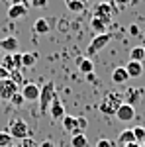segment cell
I'll return each instance as SVG.
<instances>
[{"label": "cell", "instance_id": "6da1fadb", "mask_svg": "<svg viewBox=\"0 0 145 147\" xmlns=\"http://www.w3.org/2000/svg\"><path fill=\"white\" fill-rule=\"evenodd\" d=\"M123 104V94L122 92H108L100 102V112L104 116H116V112L120 110V106Z\"/></svg>", "mask_w": 145, "mask_h": 147}, {"label": "cell", "instance_id": "7a4b0ae2", "mask_svg": "<svg viewBox=\"0 0 145 147\" xmlns=\"http://www.w3.org/2000/svg\"><path fill=\"white\" fill-rule=\"evenodd\" d=\"M55 96H57V92H55V84H53V80L45 82L43 86L39 88V110H41V114L49 112V106H51V102H53Z\"/></svg>", "mask_w": 145, "mask_h": 147}, {"label": "cell", "instance_id": "3957f363", "mask_svg": "<svg viewBox=\"0 0 145 147\" xmlns=\"http://www.w3.org/2000/svg\"><path fill=\"white\" fill-rule=\"evenodd\" d=\"M8 134L12 136V139H20L24 141L26 137L30 136V129H28V124L20 120V118H14L10 124H8Z\"/></svg>", "mask_w": 145, "mask_h": 147}, {"label": "cell", "instance_id": "277c9868", "mask_svg": "<svg viewBox=\"0 0 145 147\" xmlns=\"http://www.w3.org/2000/svg\"><path fill=\"white\" fill-rule=\"evenodd\" d=\"M112 41V34H100V35H94V39L88 43V49H86V53H88V57L96 55L100 49H104V47L108 45Z\"/></svg>", "mask_w": 145, "mask_h": 147}, {"label": "cell", "instance_id": "5b68a950", "mask_svg": "<svg viewBox=\"0 0 145 147\" xmlns=\"http://www.w3.org/2000/svg\"><path fill=\"white\" fill-rule=\"evenodd\" d=\"M18 92H20V88H18V84H16L12 79H6V80L0 82V100L10 102L12 96L18 94Z\"/></svg>", "mask_w": 145, "mask_h": 147}, {"label": "cell", "instance_id": "8992f818", "mask_svg": "<svg viewBox=\"0 0 145 147\" xmlns=\"http://www.w3.org/2000/svg\"><path fill=\"white\" fill-rule=\"evenodd\" d=\"M0 65L6 69V71H10V73L22 71V55H20V53H6Z\"/></svg>", "mask_w": 145, "mask_h": 147}, {"label": "cell", "instance_id": "52a82bcc", "mask_svg": "<svg viewBox=\"0 0 145 147\" xmlns=\"http://www.w3.org/2000/svg\"><path fill=\"white\" fill-rule=\"evenodd\" d=\"M20 92H22V96H24V100H26V102L39 100V86H37V84H34V82H26Z\"/></svg>", "mask_w": 145, "mask_h": 147}, {"label": "cell", "instance_id": "ba28073f", "mask_svg": "<svg viewBox=\"0 0 145 147\" xmlns=\"http://www.w3.org/2000/svg\"><path fill=\"white\" fill-rule=\"evenodd\" d=\"M61 124L69 136H78V116H65Z\"/></svg>", "mask_w": 145, "mask_h": 147}, {"label": "cell", "instance_id": "9c48e42d", "mask_svg": "<svg viewBox=\"0 0 145 147\" xmlns=\"http://www.w3.org/2000/svg\"><path fill=\"white\" fill-rule=\"evenodd\" d=\"M49 114H51V118H53V120H63V118L67 116V114H65V106H63V102H61L59 96L53 98L51 106H49Z\"/></svg>", "mask_w": 145, "mask_h": 147}, {"label": "cell", "instance_id": "30bf717a", "mask_svg": "<svg viewBox=\"0 0 145 147\" xmlns=\"http://www.w3.org/2000/svg\"><path fill=\"white\" fill-rule=\"evenodd\" d=\"M94 18H100V20H104L106 24H110V20H112V6L106 4V2L96 4V8H94Z\"/></svg>", "mask_w": 145, "mask_h": 147}, {"label": "cell", "instance_id": "8fae6325", "mask_svg": "<svg viewBox=\"0 0 145 147\" xmlns=\"http://www.w3.org/2000/svg\"><path fill=\"white\" fill-rule=\"evenodd\" d=\"M116 118H118L120 122H132V120L135 118V108L123 102L122 106H120V110L116 112Z\"/></svg>", "mask_w": 145, "mask_h": 147}, {"label": "cell", "instance_id": "7c38bea8", "mask_svg": "<svg viewBox=\"0 0 145 147\" xmlns=\"http://www.w3.org/2000/svg\"><path fill=\"white\" fill-rule=\"evenodd\" d=\"M141 92H143V88H127V92H123V102L135 108L137 100L141 98Z\"/></svg>", "mask_w": 145, "mask_h": 147}, {"label": "cell", "instance_id": "4fadbf2b", "mask_svg": "<svg viewBox=\"0 0 145 147\" xmlns=\"http://www.w3.org/2000/svg\"><path fill=\"white\" fill-rule=\"evenodd\" d=\"M8 18L10 20H18V18H24L28 14V6L26 4H18V6H8Z\"/></svg>", "mask_w": 145, "mask_h": 147}, {"label": "cell", "instance_id": "5bb4252c", "mask_svg": "<svg viewBox=\"0 0 145 147\" xmlns=\"http://www.w3.org/2000/svg\"><path fill=\"white\" fill-rule=\"evenodd\" d=\"M125 71H127L129 79H137V77H141V75H143V63H137V61H129V63L125 65Z\"/></svg>", "mask_w": 145, "mask_h": 147}, {"label": "cell", "instance_id": "9a60e30c", "mask_svg": "<svg viewBox=\"0 0 145 147\" xmlns=\"http://www.w3.org/2000/svg\"><path fill=\"white\" fill-rule=\"evenodd\" d=\"M18 45H20V43H18V39H16V37H4V39H0V49H4V51H6V53H16V51H18Z\"/></svg>", "mask_w": 145, "mask_h": 147}, {"label": "cell", "instance_id": "2e32d148", "mask_svg": "<svg viewBox=\"0 0 145 147\" xmlns=\"http://www.w3.org/2000/svg\"><path fill=\"white\" fill-rule=\"evenodd\" d=\"M77 65H78V71L82 73V75H92V71H94V63H92V59L90 57H80L77 61Z\"/></svg>", "mask_w": 145, "mask_h": 147}, {"label": "cell", "instance_id": "e0dca14e", "mask_svg": "<svg viewBox=\"0 0 145 147\" xmlns=\"http://www.w3.org/2000/svg\"><path fill=\"white\" fill-rule=\"evenodd\" d=\"M112 80L116 82V84H123V82H127L129 80V75H127V71L125 67H116L112 71Z\"/></svg>", "mask_w": 145, "mask_h": 147}, {"label": "cell", "instance_id": "ac0fdd59", "mask_svg": "<svg viewBox=\"0 0 145 147\" xmlns=\"http://www.w3.org/2000/svg\"><path fill=\"white\" fill-rule=\"evenodd\" d=\"M90 26H92V30L96 32V35H100V34H108V32H106V30H108V24L104 22V20H100V18H92Z\"/></svg>", "mask_w": 145, "mask_h": 147}, {"label": "cell", "instance_id": "d6986e66", "mask_svg": "<svg viewBox=\"0 0 145 147\" xmlns=\"http://www.w3.org/2000/svg\"><path fill=\"white\" fill-rule=\"evenodd\" d=\"M37 63V55L35 53H22V69H30Z\"/></svg>", "mask_w": 145, "mask_h": 147}, {"label": "cell", "instance_id": "ffe728a7", "mask_svg": "<svg viewBox=\"0 0 145 147\" xmlns=\"http://www.w3.org/2000/svg\"><path fill=\"white\" fill-rule=\"evenodd\" d=\"M34 32L35 34H47L49 32V24H47L45 18H37L34 22Z\"/></svg>", "mask_w": 145, "mask_h": 147}, {"label": "cell", "instance_id": "44dd1931", "mask_svg": "<svg viewBox=\"0 0 145 147\" xmlns=\"http://www.w3.org/2000/svg\"><path fill=\"white\" fill-rule=\"evenodd\" d=\"M129 61L143 63V61H145V49H143V47H134V49L129 51Z\"/></svg>", "mask_w": 145, "mask_h": 147}, {"label": "cell", "instance_id": "7402d4cb", "mask_svg": "<svg viewBox=\"0 0 145 147\" xmlns=\"http://www.w3.org/2000/svg\"><path fill=\"white\" fill-rule=\"evenodd\" d=\"M71 145L73 147H88V137L84 136V134L71 136Z\"/></svg>", "mask_w": 145, "mask_h": 147}, {"label": "cell", "instance_id": "603a6c76", "mask_svg": "<svg viewBox=\"0 0 145 147\" xmlns=\"http://www.w3.org/2000/svg\"><path fill=\"white\" fill-rule=\"evenodd\" d=\"M118 139H120V143H123V145H127V143H134V141H135L134 129H123V131H120Z\"/></svg>", "mask_w": 145, "mask_h": 147}, {"label": "cell", "instance_id": "cb8c5ba5", "mask_svg": "<svg viewBox=\"0 0 145 147\" xmlns=\"http://www.w3.org/2000/svg\"><path fill=\"white\" fill-rule=\"evenodd\" d=\"M67 8H69V12L82 14V12H84V8H86V4H82V2H77V0H67Z\"/></svg>", "mask_w": 145, "mask_h": 147}, {"label": "cell", "instance_id": "d4e9b609", "mask_svg": "<svg viewBox=\"0 0 145 147\" xmlns=\"http://www.w3.org/2000/svg\"><path fill=\"white\" fill-rule=\"evenodd\" d=\"M134 136H135V141H137V143H139V141L143 143L145 141V127L143 125H135L134 127Z\"/></svg>", "mask_w": 145, "mask_h": 147}, {"label": "cell", "instance_id": "484cf974", "mask_svg": "<svg viewBox=\"0 0 145 147\" xmlns=\"http://www.w3.org/2000/svg\"><path fill=\"white\" fill-rule=\"evenodd\" d=\"M12 145V136L8 131H0V147H10Z\"/></svg>", "mask_w": 145, "mask_h": 147}, {"label": "cell", "instance_id": "4316f807", "mask_svg": "<svg viewBox=\"0 0 145 147\" xmlns=\"http://www.w3.org/2000/svg\"><path fill=\"white\" fill-rule=\"evenodd\" d=\"M24 96H22V92H18V94H14L12 96V100H10V104L14 106V108H22V104H24Z\"/></svg>", "mask_w": 145, "mask_h": 147}, {"label": "cell", "instance_id": "83f0119b", "mask_svg": "<svg viewBox=\"0 0 145 147\" xmlns=\"http://www.w3.org/2000/svg\"><path fill=\"white\" fill-rule=\"evenodd\" d=\"M86 127H88V120L82 118V116H78V134H84Z\"/></svg>", "mask_w": 145, "mask_h": 147}, {"label": "cell", "instance_id": "f1b7e54d", "mask_svg": "<svg viewBox=\"0 0 145 147\" xmlns=\"http://www.w3.org/2000/svg\"><path fill=\"white\" fill-rule=\"evenodd\" d=\"M28 4L34 8H43V6H47V0H28Z\"/></svg>", "mask_w": 145, "mask_h": 147}, {"label": "cell", "instance_id": "f546056e", "mask_svg": "<svg viewBox=\"0 0 145 147\" xmlns=\"http://www.w3.org/2000/svg\"><path fill=\"white\" fill-rule=\"evenodd\" d=\"M20 145H22V147H39V143H35L32 137H26V139H24Z\"/></svg>", "mask_w": 145, "mask_h": 147}, {"label": "cell", "instance_id": "4dcf8cb0", "mask_svg": "<svg viewBox=\"0 0 145 147\" xmlns=\"http://www.w3.org/2000/svg\"><path fill=\"white\" fill-rule=\"evenodd\" d=\"M4 4H8V6H18V4H26L28 6V0H2Z\"/></svg>", "mask_w": 145, "mask_h": 147}, {"label": "cell", "instance_id": "1f68e13d", "mask_svg": "<svg viewBox=\"0 0 145 147\" xmlns=\"http://www.w3.org/2000/svg\"><path fill=\"white\" fill-rule=\"evenodd\" d=\"M6 79H10V71H6V69L0 65V82H2V80H6Z\"/></svg>", "mask_w": 145, "mask_h": 147}, {"label": "cell", "instance_id": "d6a6232c", "mask_svg": "<svg viewBox=\"0 0 145 147\" xmlns=\"http://www.w3.org/2000/svg\"><path fill=\"white\" fill-rule=\"evenodd\" d=\"M96 147H114V143H112L110 139H100V141L96 143Z\"/></svg>", "mask_w": 145, "mask_h": 147}, {"label": "cell", "instance_id": "836d02e7", "mask_svg": "<svg viewBox=\"0 0 145 147\" xmlns=\"http://www.w3.org/2000/svg\"><path fill=\"white\" fill-rule=\"evenodd\" d=\"M116 6H120V8H123V6H127V4H132L134 0H112Z\"/></svg>", "mask_w": 145, "mask_h": 147}, {"label": "cell", "instance_id": "e575fe53", "mask_svg": "<svg viewBox=\"0 0 145 147\" xmlns=\"http://www.w3.org/2000/svg\"><path fill=\"white\" fill-rule=\"evenodd\" d=\"M129 34H132V35H139V28H137L135 24H132V26H129Z\"/></svg>", "mask_w": 145, "mask_h": 147}, {"label": "cell", "instance_id": "d590c367", "mask_svg": "<svg viewBox=\"0 0 145 147\" xmlns=\"http://www.w3.org/2000/svg\"><path fill=\"white\" fill-rule=\"evenodd\" d=\"M39 147H55V143L47 139V141H41V143H39Z\"/></svg>", "mask_w": 145, "mask_h": 147}, {"label": "cell", "instance_id": "8d00e7d4", "mask_svg": "<svg viewBox=\"0 0 145 147\" xmlns=\"http://www.w3.org/2000/svg\"><path fill=\"white\" fill-rule=\"evenodd\" d=\"M123 147H141L137 141H134V143H127V145H123Z\"/></svg>", "mask_w": 145, "mask_h": 147}, {"label": "cell", "instance_id": "74e56055", "mask_svg": "<svg viewBox=\"0 0 145 147\" xmlns=\"http://www.w3.org/2000/svg\"><path fill=\"white\" fill-rule=\"evenodd\" d=\"M77 2H82V4H86V2H88V0H77Z\"/></svg>", "mask_w": 145, "mask_h": 147}, {"label": "cell", "instance_id": "f35d334b", "mask_svg": "<svg viewBox=\"0 0 145 147\" xmlns=\"http://www.w3.org/2000/svg\"><path fill=\"white\" fill-rule=\"evenodd\" d=\"M141 147H145V141H143V145H141Z\"/></svg>", "mask_w": 145, "mask_h": 147}, {"label": "cell", "instance_id": "ab89813d", "mask_svg": "<svg viewBox=\"0 0 145 147\" xmlns=\"http://www.w3.org/2000/svg\"><path fill=\"white\" fill-rule=\"evenodd\" d=\"M14 147H20V145H14Z\"/></svg>", "mask_w": 145, "mask_h": 147}, {"label": "cell", "instance_id": "60d3db41", "mask_svg": "<svg viewBox=\"0 0 145 147\" xmlns=\"http://www.w3.org/2000/svg\"><path fill=\"white\" fill-rule=\"evenodd\" d=\"M143 49H145V47H143Z\"/></svg>", "mask_w": 145, "mask_h": 147}]
</instances>
